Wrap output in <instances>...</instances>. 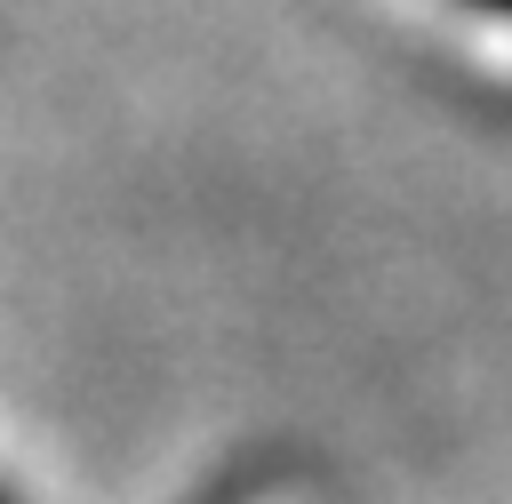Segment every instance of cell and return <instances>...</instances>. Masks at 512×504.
I'll return each instance as SVG.
<instances>
[{"instance_id":"cell-2","label":"cell","mask_w":512,"mask_h":504,"mask_svg":"<svg viewBox=\"0 0 512 504\" xmlns=\"http://www.w3.org/2000/svg\"><path fill=\"white\" fill-rule=\"evenodd\" d=\"M0 504H8V496H0Z\"/></svg>"},{"instance_id":"cell-1","label":"cell","mask_w":512,"mask_h":504,"mask_svg":"<svg viewBox=\"0 0 512 504\" xmlns=\"http://www.w3.org/2000/svg\"><path fill=\"white\" fill-rule=\"evenodd\" d=\"M480 8H504V16H512V0H480Z\"/></svg>"}]
</instances>
